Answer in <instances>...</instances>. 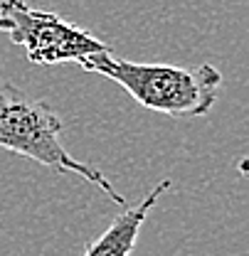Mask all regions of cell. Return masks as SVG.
<instances>
[{
    "mask_svg": "<svg viewBox=\"0 0 249 256\" xmlns=\"http://www.w3.org/2000/svg\"><path fill=\"white\" fill-rule=\"evenodd\" d=\"M62 130V118L45 101L32 98L20 86L0 76V148L64 175H79L106 192L116 204H126L124 194L106 180L101 170L72 158L60 140Z\"/></svg>",
    "mask_w": 249,
    "mask_h": 256,
    "instance_id": "2",
    "label": "cell"
},
{
    "mask_svg": "<svg viewBox=\"0 0 249 256\" xmlns=\"http://www.w3.org/2000/svg\"><path fill=\"white\" fill-rule=\"evenodd\" d=\"M0 18L10 20L8 37L25 47L32 64H84L94 54L111 52L89 30L64 20L57 12L28 8L23 0H0Z\"/></svg>",
    "mask_w": 249,
    "mask_h": 256,
    "instance_id": "3",
    "label": "cell"
},
{
    "mask_svg": "<svg viewBox=\"0 0 249 256\" xmlns=\"http://www.w3.org/2000/svg\"><path fill=\"white\" fill-rule=\"evenodd\" d=\"M170 178L160 180L153 190L148 192L136 207L126 210L124 214H119L114 222L106 226V232L101 236H96L94 242L87 244L84 256H131L133 246L138 242V232L146 222V217L151 214V210L158 204V200L170 190Z\"/></svg>",
    "mask_w": 249,
    "mask_h": 256,
    "instance_id": "4",
    "label": "cell"
},
{
    "mask_svg": "<svg viewBox=\"0 0 249 256\" xmlns=\"http://www.w3.org/2000/svg\"><path fill=\"white\" fill-rule=\"evenodd\" d=\"M8 30H10V20L0 18V32H8Z\"/></svg>",
    "mask_w": 249,
    "mask_h": 256,
    "instance_id": "5",
    "label": "cell"
},
{
    "mask_svg": "<svg viewBox=\"0 0 249 256\" xmlns=\"http://www.w3.org/2000/svg\"><path fill=\"white\" fill-rule=\"evenodd\" d=\"M82 66L124 86L143 108L175 118H200L210 114L222 86V74L212 64H141L104 52L89 57Z\"/></svg>",
    "mask_w": 249,
    "mask_h": 256,
    "instance_id": "1",
    "label": "cell"
}]
</instances>
